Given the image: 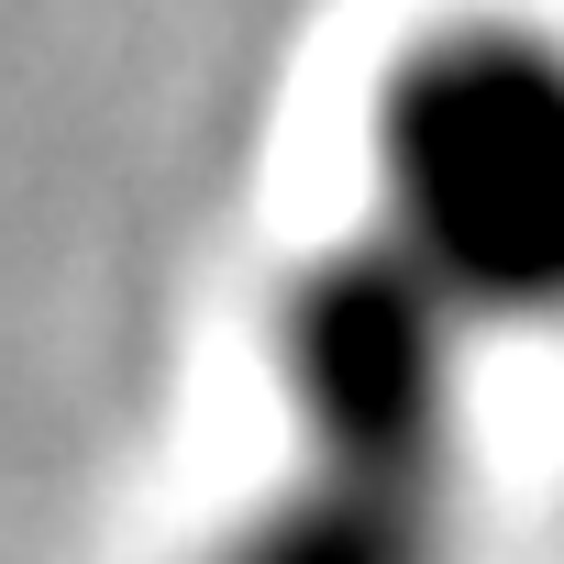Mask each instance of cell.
Listing matches in <instances>:
<instances>
[{
	"label": "cell",
	"mask_w": 564,
	"mask_h": 564,
	"mask_svg": "<svg viewBox=\"0 0 564 564\" xmlns=\"http://www.w3.org/2000/svg\"><path fill=\"white\" fill-rule=\"evenodd\" d=\"M564 333V23H421L366 111V188L265 300V476L199 564H465L487 366Z\"/></svg>",
	"instance_id": "6da1fadb"
}]
</instances>
